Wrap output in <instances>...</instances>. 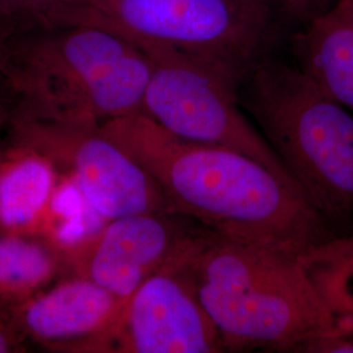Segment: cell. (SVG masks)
<instances>
[{"mask_svg": "<svg viewBox=\"0 0 353 353\" xmlns=\"http://www.w3.org/2000/svg\"><path fill=\"white\" fill-rule=\"evenodd\" d=\"M101 130L150 173L176 212L217 233L296 256L338 234L294 183L241 152L178 138L143 112Z\"/></svg>", "mask_w": 353, "mask_h": 353, "instance_id": "1", "label": "cell"}, {"mask_svg": "<svg viewBox=\"0 0 353 353\" xmlns=\"http://www.w3.org/2000/svg\"><path fill=\"white\" fill-rule=\"evenodd\" d=\"M151 72L135 41L93 23L16 30L0 58L11 115L72 126L143 112Z\"/></svg>", "mask_w": 353, "mask_h": 353, "instance_id": "2", "label": "cell"}, {"mask_svg": "<svg viewBox=\"0 0 353 353\" xmlns=\"http://www.w3.org/2000/svg\"><path fill=\"white\" fill-rule=\"evenodd\" d=\"M183 265L224 351L303 352L335 334L296 255L204 228L185 250Z\"/></svg>", "mask_w": 353, "mask_h": 353, "instance_id": "3", "label": "cell"}, {"mask_svg": "<svg viewBox=\"0 0 353 353\" xmlns=\"http://www.w3.org/2000/svg\"><path fill=\"white\" fill-rule=\"evenodd\" d=\"M240 102L328 225L352 230V112L274 57L241 85Z\"/></svg>", "mask_w": 353, "mask_h": 353, "instance_id": "4", "label": "cell"}, {"mask_svg": "<svg viewBox=\"0 0 353 353\" xmlns=\"http://www.w3.org/2000/svg\"><path fill=\"white\" fill-rule=\"evenodd\" d=\"M276 14L261 0H92L71 24L109 26L169 48L241 88L272 57Z\"/></svg>", "mask_w": 353, "mask_h": 353, "instance_id": "5", "label": "cell"}, {"mask_svg": "<svg viewBox=\"0 0 353 353\" xmlns=\"http://www.w3.org/2000/svg\"><path fill=\"white\" fill-rule=\"evenodd\" d=\"M137 43L152 62L143 113L178 138L241 152L294 183L262 132L242 113L234 83L169 48Z\"/></svg>", "mask_w": 353, "mask_h": 353, "instance_id": "6", "label": "cell"}, {"mask_svg": "<svg viewBox=\"0 0 353 353\" xmlns=\"http://www.w3.org/2000/svg\"><path fill=\"white\" fill-rule=\"evenodd\" d=\"M6 148L33 151L75 181L89 205L113 220L131 214L176 212L164 191L101 125L72 126L8 117Z\"/></svg>", "mask_w": 353, "mask_h": 353, "instance_id": "7", "label": "cell"}, {"mask_svg": "<svg viewBox=\"0 0 353 353\" xmlns=\"http://www.w3.org/2000/svg\"><path fill=\"white\" fill-rule=\"evenodd\" d=\"M185 250L123 303L102 352H224L219 330L185 270Z\"/></svg>", "mask_w": 353, "mask_h": 353, "instance_id": "8", "label": "cell"}, {"mask_svg": "<svg viewBox=\"0 0 353 353\" xmlns=\"http://www.w3.org/2000/svg\"><path fill=\"white\" fill-rule=\"evenodd\" d=\"M185 214L156 212L108 220L65 265L126 301L140 284L183 252L203 229Z\"/></svg>", "mask_w": 353, "mask_h": 353, "instance_id": "9", "label": "cell"}, {"mask_svg": "<svg viewBox=\"0 0 353 353\" xmlns=\"http://www.w3.org/2000/svg\"><path fill=\"white\" fill-rule=\"evenodd\" d=\"M123 303L75 275L13 305L12 314L26 341L59 352H102Z\"/></svg>", "mask_w": 353, "mask_h": 353, "instance_id": "10", "label": "cell"}, {"mask_svg": "<svg viewBox=\"0 0 353 353\" xmlns=\"http://www.w3.org/2000/svg\"><path fill=\"white\" fill-rule=\"evenodd\" d=\"M294 64L353 113V0H335L292 34Z\"/></svg>", "mask_w": 353, "mask_h": 353, "instance_id": "11", "label": "cell"}, {"mask_svg": "<svg viewBox=\"0 0 353 353\" xmlns=\"http://www.w3.org/2000/svg\"><path fill=\"white\" fill-rule=\"evenodd\" d=\"M61 173L36 152L6 148L0 181V232L37 228Z\"/></svg>", "mask_w": 353, "mask_h": 353, "instance_id": "12", "label": "cell"}, {"mask_svg": "<svg viewBox=\"0 0 353 353\" xmlns=\"http://www.w3.org/2000/svg\"><path fill=\"white\" fill-rule=\"evenodd\" d=\"M64 267L62 254L48 241L0 232V303H23L50 287Z\"/></svg>", "mask_w": 353, "mask_h": 353, "instance_id": "13", "label": "cell"}, {"mask_svg": "<svg viewBox=\"0 0 353 353\" xmlns=\"http://www.w3.org/2000/svg\"><path fill=\"white\" fill-rule=\"evenodd\" d=\"M334 319L335 334H353V229L299 256Z\"/></svg>", "mask_w": 353, "mask_h": 353, "instance_id": "14", "label": "cell"}, {"mask_svg": "<svg viewBox=\"0 0 353 353\" xmlns=\"http://www.w3.org/2000/svg\"><path fill=\"white\" fill-rule=\"evenodd\" d=\"M96 221L108 220L89 205L72 178L61 174L36 229L65 259L105 225Z\"/></svg>", "mask_w": 353, "mask_h": 353, "instance_id": "15", "label": "cell"}, {"mask_svg": "<svg viewBox=\"0 0 353 353\" xmlns=\"http://www.w3.org/2000/svg\"><path fill=\"white\" fill-rule=\"evenodd\" d=\"M92 0H0V26L13 30L68 26Z\"/></svg>", "mask_w": 353, "mask_h": 353, "instance_id": "16", "label": "cell"}, {"mask_svg": "<svg viewBox=\"0 0 353 353\" xmlns=\"http://www.w3.org/2000/svg\"><path fill=\"white\" fill-rule=\"evenodd\" d=\"M279 14H284L303 26L316 14L323 11L328 0H261Z\"/></svg>", "mask_w": 353, "mask_h": 353, "instance_id": "17", "label": "cell"}, {"mask_svg": "<svg viewBox=\"0 0 353 353\" xmlns=\"http://www.w3.org/2000/svg\"><path fill=\"white\" fill-rule=\"evenodd\" d=\"M26 339L13 318L12 306L0 303V353L24 352Z\"/></svg>", "mask_w": 353, "mask_h": 353, "instance_id": "18", "label": "cell"}, {"mask_svg": "<svg viewBox=\"0 0 353 353\" xmlns=\"http://www.w3.org/2000/svg\"><path fill=\"white\" fill-rule=\"evenodd\" d=\"M303 353H353V334H332L309 343Z\"/></svg>", "mask_w": 353, "mask_h": 353, "instance_id": "19", "label": "cell"}, {"mask_svg": "<svg viewBox=\"0 0 353 353\" xmlns=\"http://www.w3.org/2000/svg\"><path fill=\"white\" fill-rule=\"evenodd\" d=\"M10 108L8 102L4 96V92L0 84V181H1V170L4 163V152H6V128L8 123Z\"/></svg>", "mask_w": 353, "mask_h": 353, "instance_id": "20", "label": "cell"}, {"mask_svg": "<svg viewBox=\"0 0 353 353\" xmlns=\"http://www.w3.org/2000/svg\"><path fill=\"white\" fill-rule=\"evenodd\" d=\"M14 32L11 28L8 26H0V58H1V52H3V48H4V43L7 41L8 36Z\"/></svg>", "mask_w": 353, "mask_h": 353, "instance_id": "21", "label": "cell"}]
</instances>
